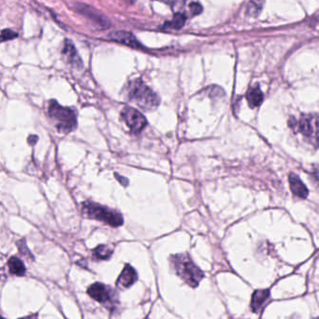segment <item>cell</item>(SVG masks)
<instances>
[{"mask_svg":"<svg viewBox=\"0 0 319 319\" xmlns=\"http://www.w3.org/2000/svg\"><path fill=\"white\" fill-rule=\"evenodd\" d=\"M171 268L177 275L191 287H197L204 277L203 272L195 264L188 254H178L170 258Z\"/></svg>","mask_w":319,"mask_h":319,"instance_id":"6da1fadb","label":"cell"},{"mask_svg":"<svg viewBox=\"0 0 319 319\" xmlns=\"http://www.w3.org/2000/svg\"><path fill=\"white\" fill-rule=\"evenodd\" d=\"M127 97L132 102L145 111H153L160 105V97L143 81L133 80L127 86Z\"/></svg>","mask_w":319,"mask_h":319,"instance_id":"7a4b0ae2","label":"cell"},{"mask_svg":"<svg viewBox=\"0 0 319 319\" xmlns=\"http://www.w3.org/2000/svg\"><path fill=\"white\" fill-rule=\"evenodd\" d=\"M82 211L86 217L102 221L114 228L122 226L124 223V219L120 212L92 201L84 202Z\"/></svg>","mask_w":319,"mask_h":319,"instance_id":"3957f363","label":"cell"},{"mask_svg":"<svg viewBox=\"0 0 319 319\" xmlns=\"http://www.w3.org/2000/svg\"><path fill=\"white\" fill-rule=\"evenodd\" d=\"M48 112L58 131L69 133L76 128L77 119L76 114L72 110L63 107L56 100H51Z\"/></svg>","mask_w":319,"mask_h":319,"instance_id":"277c9868","label":"cell"},{"mask_svg":"<svg viewBox=\"0 0 319 319\" xmlns=\"http://www.w3.org/2000/svg\"><path fill=\"white\" fill-rule=\"evenodd\" d=\"M87 293L92 299L110 309H114L118 302L114 290L101 283H95L90 285L87 289Z\"/></svg>","mask_w":319,"mask_h":319,"instance_id":"5b68a950","label":"cell"},{"mask_svg":"<svg viewBox=\"0 0 319 319\" xmlns=\"http://www.w3.org/2000/svg\"><path fill=\"white\" fill-rule=\"evenodd\" d=\"M292 127H296L297 131L301 132L311 143L319 145V116H302Z\"/></svg>","mask_w":319,"mask_h":319,"instance_id":"8992f818","label":"cell"},{"mask_svg":"<svg viewBox=\"0 0 319 319\" xmlns=\"http://www.w3.org/2000/svg\"><path fill=\"white\" fill-rule=\"evenodd\" d=\"M121 116L126 125L133 133L138 134L143 130L147 125V120L136 109L125 107L121 112Z\"/></svg>","mask_w":319,"mask_h":319,"instance_id":"52a82bcc","label":"cell"},{"mask_svg":"<svg viewBox=\"0 0 319 319\" xmlns=\"http://www.w3.org/2000/svg\"><path fill=\"white\" fill-rule=\"evenodd\" d=\"M110 39L114 41L120 42L122 44H125L126 46H129L135 49H143V47L139 40L129 32L126 31H114L109 35Z\"/></svg>","mask_w":319,"mask_h":319,"instance_id":"ba28073f","label":"cell"},{"mask_svg":"<svg viewBox=\"0 0 319 319\" xmlns=\"http://www.w3.org/2000/svg\"><path fill=\"white\" fill-rule=\"evenodd\" d=\"M138 279V274L135 269L132 268L130 265H125V268L119 275L116 285L120 288H128L130 287Z\"/></svg>","mask_w":319,"mask_h":319,"instance_id":"9c48e42d","label":"cell"},{"mask_svg":"<svg viewBox=\"0 0 319 319\" xmlns=\"http://www.w3.org/2000/svg\"><path fill=\"white\" fill-rule=\"evenodd\" d=\"M270 299L269 289H259L254 292L251 299L250 307L254 313H259Z\"/></svg>","mask_w":319,"mask_h":319,"instance_id":"30bf717a","label":"cell"},{"mask_svg":"<svg viewBox=\"0 0 319 319\" xmlns=\"http://www.w3.org/2000/svg\"><path fill=\"white\" fill-rule=\"evenodd\" d=\"M63 55L67 57L68 62L70 63L75 68L81 69L83 68V62L81 60L80 57L78 56L77 51L75 49L73 43L70 40H66L65 41V45L63 49Z\"/></svg>","mask_w":319,"mask_h":319,"instance_id":"8fae6325","label":"cell"},{"mask_svg":"<svg viewBox=\"0 0 319 319\" xmlns=\"http://www.w3.org/2000/svg\"><path fill=\"white\" fill-rule=\"evenodd\" d=\"M289 185H290L291 191L292 193L297 196L298 198L301 199H305L308 196V189L305 184L301 181V179L299 176H297L295 174L291 173L289 175Z\"/></svg>","mask_w":319,"mask_h":319,"instance_id":"7c38bea8","label":"cell"},{"mask_svg":"<svg viewBox=\"0 0 319 319\" xmlns=\"http://www.w3.org/2000/svg\"><path fill=\"white\" fill-rule=\"evenodd\" d=\"M246 99L251 108L258 107L263 101V93L259 86H254L246 94Z\"/></svg>","mask_w":319,"mask_h":319,"instance_id":"4fadbf2b","label":"cell"},{"mask_svg":"<svg viewBox=\"0 0 319 319\" xmlns=\"http://www.w3.org/2000/svg\"><path fill=\"white\" fill-rule=\"evenodd\" d=\"M79 12L85 14L89 19H91L92 21H94V22L98 23L99 25H101L102 28H107V23H109L108 20L106 18L103 17L102 15L98 14L97 12H93L91 7L81 5Z\"/></svg>","mask_w":319,"mask_h":319,"instance_id":"5bb4252c","label":"cell"},{"mask_svg":"<svg viewBox=\"0 0 319 319\" xmlns=\"http://www.w3.org/2000/svg\"><path fill=\"white\" fill-rule=\"evenodd\" d=\"M9 271L12 274L17 276H23L25 274V267L23 261L18 257H12L8 260Z\"/></svg>","mask_w":319,"mask_h":319,"instance_id":"9a60e30c","label":"cell"},{"mask_svg":"<svg viewBox=\"0 0 319 319\" xmlns=\"http://www.w3.org/2000/svg\"><path fill=\"white\" fill-rule=\"evenodd\" d=\"M187 21V16L181 13V12H177L174 14V16L172 18L171 21H168L163 24V29H175V30H180L182 26L184 25Z\"/></svg>","mask_w":319,"mask_h":319,"instance_id":"2e32d148","label":"cell"},{"mask_svg":"<svg viewBox=\"0 0 319 319\" xmlns=\"http://www.w3.org/2000/svg\"><path fill=\"white\" fill-rule=\"evenodd\" d=\"M113 252H114L113 249H111L107 245H98L93 251V254H94V257L104 260V259H109L112 257Z\"/></svg>","mask_w":319,"mask_h":319,"instance_id":"e0dca14e","label":"cell"},{"mask_svg":"<svg viewBox=\"0 0 319 319\" xmlns=\"http://www.w3.org/2000/svg\"><path fill=\"white\" fill-rule=\"evenodd\" d=\"M18 249H19V252L23 255V257H28L29 259H33L34 257L33 256L31 255V253H30V251L29 250V248L26 247V245H25V241L24 239L21 240V241H19L17 243Z\"/></svg>","mask_w":319,"mask_h":319,"instance_id":"ac0fdd59","label":"cell"},{"mask_svg":"<svg viewBox=\"0 0 319 319\" xmlns=\"http://www.w3.org/2000/svg\"><path fill=\"white\" fill-rule=\"evenodd\" d=\"M18 34L16 32L12 31V29H4L1 32V40L2 41H6V40H11L17 38Z\"/></svg>","mask_w":319,"mask_h":319,"instance_id":"d6986e66","label":"cell"},{"mask_svg":"<svg viewBox=\"0 0 319 319\" xmlns=\"http://www.w3.org/2000/svg\"><path fill=\"white\" fill-rule=\"evenodd\" d=\"M189 10H190L191 14H192L193 16H196V15H199L200 13H201V12H202V7H201L200 3L193 2V3H190Z\"/></svg>","mask_w":319,"mask_h":319,"instance_id":"ffe728a7","label":"cell"},{"mask_svg":"<svg viewBox=\"0 0 319 319\" xmlns=\"http://www.w3.org/2000/svg\"><path fill=\"white\" fill-rule=\"evenodd\" d=\"M115 176L117 177V179H118V181H119L124 187H126L127 184H128V181H127V179L126 178H124V177L119 176V175H117V174H115Z\"/></svg>","mask_w":319,"mask_h":319,"instance_id":"44dd1931","label":"cell"},{"mask_svg":"<svg viewBox=\"0 0 319 319\" xmlns=\"http://www.w3.org/2000/svg\"><path fill=\"white\" fill-rule=\"evenodd\" d=\"M28 141H29V143L30 145H34L35 143L38 142V137L36 135H30Z\"/></svg>","mask_w":319,"mask_h":319,"instance_id":"7402d4cb","label":"cell"},{"mask_svg":"<svg viewBox=\"0 0 319 319\" xmlns=\"http://www.w3.org/2000/svg\"><path fill=\"white\" fill-rule=\"evenodd\" d=\"M20 319H38L37 318V315L34 314V315H29V316H25V317H23V318Z\"/></svg>","mask_w":319,"mask_h":319,"instance_id":"603a6c76","label":"cell"},{"mask_svg":"<svg viewBox=\"0 0 319 319\" xmlns=\"http://www.w3.org/2000/svg\"><path fill=\"white\" fill-rule=\"evenodd\" d=\"M313 319H319V317H314V318Z\"/></svg>","mask_w":319,"mask_h":319,"instance_id":"cb8c5ba5","label":"cell"},{"mask_svg":"<svg viewBox=\"0 0 319 319\" xmlns=\"http://www.w3.org/2000/svg\"><path fill=\"white\" fill-rule=\"evenodd\" d=\"M2 319H4V318H2Z\"/></svg>","mask_w":319,"mask_h":319,"instance_id":"d4e9b609","label":"cell"}]
</instances>
